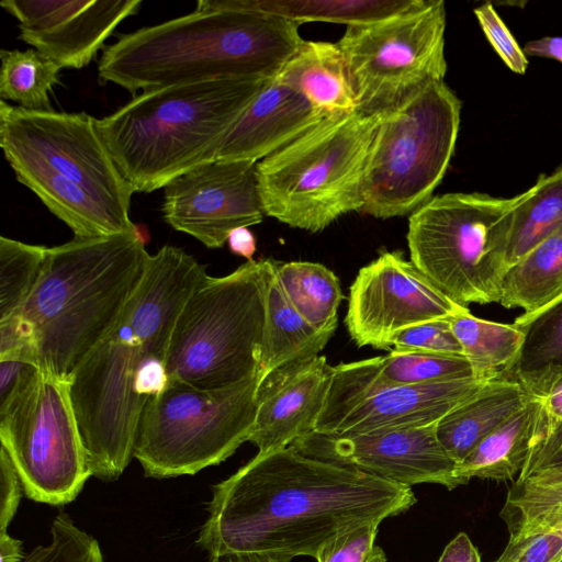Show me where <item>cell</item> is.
I'll use <instances>...</instances> for the list:
<instances>
[{"mask_svg": "<svg viewBox=\"0 0 562 562\" xmlns=\"http://www.w3.org/2000/svg\"><path fill=\"white\" fill-rule=\"evenodd\" d=\"M550 468H562V425L539 423L535 417L530 449L517 479Z\"/></svg>", "mask_w": 562, "mask_h": 562, "instance_id": "cell-41", "label": "cell"}, {"mask_svg": "<svg viewBox=\"0 0 562 562\" xmlns=\"http://www.w3.org/2000/svg\"><path fill=\"white\" fill-rule=\"evenodd\" d=\"M277 278L295 311L316 330L333 334L344 299L336 274L322 263L274 260Z\"/></svg>", "mask_w": 562, "mask_h": 562, "instance_id": "cell-32", "label": "cell"}, {"mask_svg": "<svg viewBox=\"0 0 562 562\" xmlns=\"http://www.w3.org/2000/svg\"><path fill=\"white\" fill-rule=\"evenodd\" d=\"M463 308L402 252L383 251L352 282L345 324L358 347L389 350L396 333L451 317Z\"/></svg>", "mask_w": 562, "mask_h": 562, "instance_id": "cell-14", "label": "cell"}, {"mask_svg": "<svg viewBox=\"0 0 562 562\" xmlns=\"http://www.w3.org/2000/svg\"><path fill=\"white\" fill-rule=\"evenodd\" d=\"M0 442L37 503H71L91 476L68 381L40 371L0 408Z\"/></svg>", "mask_w": 562, "mask_h": 562, "instance_id": "cell-12", "label": "cell"}, {"mask_svg": "<svg viewBox=\"0 0 562 562\" xmlns=\"http://www.w3.org/2000/svg\"><path fill=\"white\" fill-rule=\"evenodd\" d=\"M0 97L26 110L52 111L60 68L35 48L0 50Z\"/></svg>", "mask_w": 562, "mask_h": 562, "instance_id": "cell-34", "label": "cell"}, {"mask_svg": "<svg viewBox=\"0 0 562 562\" xmlns=\"http://www.w3.org/2000/svg\"><path fill=\"white\" fill-rule=\"evenodd\" d=\"M514 323L525 333L514 380L531 397L541 398L562 382V296Z\"/></svg>", "mask_w": 562, "mask_h": 562, "instance_id": "cell-26", "label": "cell"}, {"mask_svg": "<svg viewBox=\"0 0 562 562\" xmlns=\"http://www.w3.org/2000/svg\"><path fill=\"white\" fill-rule=\"evenodd\" d=\"M485 383L467 378L385 389L352 406L322 434L356 435L438 424Z\"/></svg>", "mask_w": 562, "mask_h": 562, "instance_id": "cell-20", "label": "cell"}, {"mask_svg": "<svg viewBox=\"0 0 562 562\" xmlns=\"http://www.w3.org/2000/svg\"><path fill=\"white\" fill-rule=\"evenodd\" d=\"M380 521L349 529L326 542L317 552V562H386L384 550L375 544Z\"/></svg>", "mask_w": 562, "mask_h": 562, "instance_id": "cell-38", "label": "cell"}, {"mask_svg": "<svg viewBox=\"0 0 562 562\" xmlns=\"http://www.w3.org/2000/svg\"><path fill=\"white\" fill-rule=\"evenodd\" d=\"M224 4L281 15L297 23L327 21L347 25L383 19L409 7L414 0L254 1L222 0Z\"/></svg>", "mask_w": 562, "mask_h": 562, "instance_id": "cell-33", "label": "cell"}, {"mask_svg": "<svg viewBox=\"0 0 562 562\" xmlns=\"http://www.w3.org/2000/svg\"><path fill=\"white\" fill-rule=\"evenodd\" d=\"M226 243L233 254L246 258L247 261L254 260L256 238L248 227H238L232 231Z\"/></svg>", "mask_w": 562, "mask_h": 562, "instance_id": "cell-48", "label": "cell"}, {"mask_svg": "<svg viewBox=\"0 0 562 562\" xmlns=\"http://www.w3.org/2000/svg\"><path fill=\"white\" fill-rule=\"evenodd\" d=\"M259 373L215 390L169 384L149 397L138 424L134 458L144 475H194L225 461L249 440Z\"/></svg>", "mask_w": 562, "mask_h": 562, "instance_id": "cell-10", "label": "cell"}, {"mask_svg": "<svg viewBox=\"0 0 562 562\" xmlns=\"http://www.w3.org/2000/svg\"><path fill=\"white\" fill-rule=\"evenodd\" d=\"M531 398L515 380L487 382L474 396L439 420L438 440L448 454L459 463Z\"/></svg>", "mask_w": 562, "mask_h": 562, "instance_id": "cell-23", "label": "cell"}, {"mask_svg": "<svg viewBox=\"0 0 562 562\" xmlns=\"http://www.w3.org/2000/svg\"><path fill=\"white\" fill-rule=\"evenodd\" d=\"M291 447L307 457L409 487L434 483L453 490L465 484L456 474L458 463L438 440L437 424L356 435L312 431Z\"/></svg>", "mask_w": 562, "mask_h": 562, "instance_id": "cell-16", "label": "cell"}, {"mask_svg": "<svg viewBox=\"0 0 562 562\" xmlns=\"http://www.w3.org/2000/svg\"><path fill=\"white\" fill-rule=\"evenodd\" d=\"M509 538L532 532L562 537V468L516 479L499 513Z\"/></svg>", "mask_w": 562, "mask_h": 562, "instance_id": "cell-30", "label": "cell"}, {"mask_svg": "<svg viewBox=\"0 0 562 562\" xmlns=\"http://www.w3.org/2000/svg\"><path fill=\"white\" fill-rule=\"evenodd\" d=\"M23 486L7 451L0 447V532H7L14 518Z\"/></svg>", "mask_w": 562, "mask_h": 562, "instance_id": "cell-42", "label": "cell"}, {"mask_svg": "<svg viewBox=\"0 0 562 562\" xmlns=\"http://www.w3.org/2000/svg\"><path fill=\"white\" fill-rule=\"evenodd\" d=\"M34 363L21 359L0 360V408L40 372Z\"/></svg>", "mask_w": 562, "mask_h": 562, "instance_id": "cell-43", "label": "cell"}, {"mask_svg": "<svg viewBox=\"0 0 562 562\" xmlns=\"http://www.w3.org/2000/svg\"><path fill=\"white\" fill-rule=\"evenodd\" d=\"M392 350L465 357L449 317L420 323L396 333Z\"/></svg>", "mask_w": 562, "mask_h": 562, "instance_id": "cell-37", "label": "cell"}, {"mask_svg": "<svg viewBox=\"0 0 562 562\" xmlns=\"http://www.w3.org/2000/svg\"><path fill=\"white\" fill-rule=\"evenodd\" d=\"M538 402L536 420L543 424L562 425V382Z\"/></svg>", "mask_w": 562, "mask_h": 562, "instance_id": "cell-46", "label": "cell"}, {"mask_svg": "<svg viewBox=\"0 0 562 562\" xmlns=\"http://www.w3.org/2000/svg\"><path fill=\"white\" fill-rule=\"evenodd\" d=\"M537 405L532 397L486 436L458 463L457 476L468 484L472 477L507 481L519 475L530 449Z\"/></svg>", "mask_w": 562, "mask_h": 562, "instance_id": "cell-28", "label": "cell"}, {"mask_svg": "<svg viewBox=\"0 0 562 562\" xmlns=\"http://www.w3.org/2000/svg\"><path fill=\"white\" fill-rule=\"evenodd\" d=\"M473 378L465 357L391 350L386 356L334 367L330 404L346 413L382 390Z\"/></svg>", "mask_w": 562, "mask_h": 562, "instance_id": "cell-22", "label": "cell"}, {"mask_svg": "<svg viewBox=\"0 0 562 562\" xmlns=\"http://www.w3.org/2000/svg\"><path fill=\"white\" fill-rule=\"evenodd\" d=\"M438 562H482L477 548L465 532H459L443 549Z\"/></svg>", "mask_w": 562, "mask_h": 562, "instance_id": "cell-45", "label": "cell"}, {"mask_svg": "<svg viewBox=\"0 0 562 562\" xmlns=\"http://www.w3.org/2000/svg\"><path fill=\"white\" fill-rule=\"evenodd\" d=\"M0 146L16 180L38 199L66 203L88 192L130 216L135 190L114 164L93 116L26 110L1 100Z\"/></svg>", "mask_w": 562, "mask_h": 562, "instance_id": "cell-8", "label": "cell"}, {"mask_svg": "<svg viewBox=\"0 0 562 562\" xmlns=\"http://www.w3.org/2000/svg\"><path fill=\"white\" fill-rule=\"evenodd\" d=\"M146 358L117 324L78 364L68 380L69 395L91 476L117 480L134 458L143 409L135 378Z\"/></svg>", "mask_w": 562, "mask_h": 562, "instance_id": "cell-13", "label": "cell"}, {"mask_svg": "<svg viewBox=\"0 0 562 562\" xmlns=\"http://www.w3.org/2000/svg\"><path fill=\"white\" fill-rule=\"evenodd\" d=\"M257 162L212 160L164 187L162 216L173 229L207 248H221L232 231L259 224Z\"/></svg>", "mask_w": 562, "mask_h": 562, "instance_id": "cell-15", "label": "cell"}, {"mask_svg": "<svg viewBox=\"0 0 562 562\" xmlns=\"http://www.w3.org/2000/svg\"><path fill=\"white\" fill-rule=\"evenodd\" d=\"M331 337L333 334L316 330L295 311L274 268L259 353L260 382L281 368L319 356Z\"/></svg>", "mask_w": 562, "mask_h": 562, "instance_id": "cell-25", "label": "cell"}, {"mask_svg": "<svg viewBox=\"0 0 562 562\" xmlns=\"http://www.w3.org/2000/svg\"><path fill=\"white\" fill-rule=\"evenodd\" d=\"M525 55L555 59L562 63V36H544L522 47Z\"/></svg>", "mask_w": 562, "mask_h": 562, "instance_id": "cell-47", "label": "cell"}, {"mask_svg": "<svg viewBox=\"0 0 562 562\" xmlns=\"http://www.w3.org/2000/svg\"><path fill=\"white\" fill-rule=\"evenodd\" d=\"M276 79L328 115L357 111V99L337 44L303 41Z\"/></svg>", "mask_w": 562, "mask_h": 562, "instance_id": "cell-24", "label": "cell"}, {"mask_svg": "<svg viewBox=\"0 0 562 562\" xmlns=\"http://www.w3.org/2000/svg\"><path fill=\"white\" fill-rule=\"evenodd\" d=\"M292 557L276 553H229L210 558V562H291Z\"/></svg>", "mask_w": 562, "mask_h": 562, "instance_id": "cell-49", "label": "cell"}, {"mask_svg": "<svg viewBox=\"0 0 562 562\" xmlns=\"http://www.w3.org/2000/svg\"><path fill=\"white\" fill-rule=\"evenodd\" d=\"M449 321L474 379L483 382L508 379L507 373L514 371L525 341L519 326L479 318L469 308Z\"/></svg>", "mask_w": 562, "mask_h": 562, "instance_id": "cell-29", "label": "cell"}, {"mask_svg": "<svg viewBox=\"0 0 562 562\" xmlns=\"http://www.w3.org/2000/svg\"><path fill=\"white\" fill-rule=\"evenodd\" d=\"M379 115L358 111L325 117L257 162L265 215L316 233L361 211L362 187Z\"/></svg>", "mask_w": 562, "mask_h": 562, "instance_id": "cell-5", "label": "cell"}, {"mask_svg": "<svg viewBox=\"0 0 562 562\" xmlns=\"http://www.w3.org/2000/svg\"><path fill=\"white\" fill-rule=\"evenodd\" d=\"M518 199L477 192L430 198L408 220L411 261L462 307L498 303Z\"/></svg>", "mask_w": 562, "mask_h": 562, "instance_id": "cell-7", "label": "cell"}, {"mask_svg": "<svg viewBox=\"0 0 562 562\" xmlns=\"http://www.w3.org/2000/svg\"><path fill=\"white\" fill-rule=\"evenodd\" d=\"M274 260L207 276L187 302L166 356L169 384L215 390L258 372Z\"/></svg>", "mask_w": 562, "mask_h": 562, "instance_id": "cell-6", "label": "cell"}, {"mask_svg": "<svg viewBox=\"0 0 562 562\" xmlns=\"http://www.w3.org/2000/svg\"><path fill=\"white\" fill-rule=\"evenodd\" d=\"M19 21V38L61 68L89 65L116 26L142 0H4Z\"/></svg>", "mask_w": 562, "mask_h": 562, "instance_id": "cell-17", "label": "cell"}, {"mask_svg": "<svg viewBox=\"0 0 562 562\" xmlns=\"http://www.w3.org/2000/svg\"><path fill=\"white\" fill-rule=\"evenodd\" d=\"M47 247L0 237V322L19 316L41 278Z\"/></svg>", "mask_w": 562, "mask_h": 562, "instance_id": "cell-35", "label": "cell"}, {"mask_svg": "<svg viewBox=\"0 0 562 562\" xmlns=\"http://www.w3.org/2000/svg\"><path fill=\"white\" fill-rule=\"evenodd\" d=\"M562 537L555 532H532L512 537L492 562H560Z\"/></svg>", "mask_w": 562, "mask_h": 562, "instance_id": "cell-40", "label": "cell"}, {"mask_svg": "<svg viewBox=\"0 0 562 562\" xmlns=\"http://www.w3.org/2000/svg\"><path fill=\"white\" fill-rule=\"evenodd\" d=\"M169 385L166 363L159 359H145L138 367L135 387L139 395L154 397L161 394Z\"/></svg>", "mask_w": 562, "mask_h": 562, "instance_id": "cell-44", "label": "cell"}, {"mask_svg": "<svg viewBox=\"0 0 562 562\" xmlns=\"http://www.w3.org/2000/svg\"><path fill=\"white\" fill-rule=\"evenodd\" d=\"M148 257L138 232L74 237L47 248L22 313L0 322V359L30 361L68 381L117 324Z\"/></svg>", "mask_w": 562, "mask_h": 562, "instance_id": "cell-2", "label": "cell"}, {"mask_svg": "<svg viewBox=\"0 0 562 562\" xmlns=\"http://www.w3.org/2000/svg\"><path fill=\"white\" fill-rule=\"evenodd\" d=\"M206 270L181 248L165 245L149 255L143 279L117 324L146 358L166 361L177 322Z\"/></svg>", "mask_w": 562, "mask_h": 562, "instance_id": "cell-18", "label": "cell"}, {"mask_svg": "<svg viewBox=\"0 0 562 562\" xmlns=\"http://www.w3.org/2000/svg\"><path fill=\"white\" fill-rule=\"evenodd\" d=\"M22 562H104L99 542L59 512L50 526V541L35 547Z\"/></svg>", "mask_w": 562, "mask_h": 562, "instance_id": "cell-36", "label": "cell"}, {"mask_svg": "<svg viewBox=\"0 0 562 562\" xmlns=\"http://www.w3.org/2000/svg\"><path fill=\"white\" fill-rule=\"evenodd\" d=\"M416 502L409 486L307 457L289 446L258 452L213 486L195 543L210 558H315L340 533L405 513Z\"/></svg>", "mask_w": 562, "mask_h": 562, "instance_id": "cell-1", "label": "cell"}, {"mask_svg": "<svg viewBox=\"0 0 562 562\" xmlns=\"http://www.w3.org/2000/svg\"><path fill=\"white\" fill-rule=\"evenodd\" d=\"M560 562H562V560Z\"/></svg>", "mask_w": 562, "mask_h": 562, "instance_id": "cell-51", "label": "cell"}, {"mask_svg": "<svg viewBox=\"0 0 562 562\" xmlns=\"http://www.w3.org/2000/svg\"><path fill=\"white\" fill-rule=\"evenodd\" d=\"M446 9L441 0H414L383 19L347 25L338 41L357 111L393 110L447 72Z\"/></svg>", "mask_w": 562, "mask_h": 562, "instance_id": "cell-11", "label": "cell"}, {"mask_svg": "<svg viewBox=\"0 0 562 562\" xmlns=\"http://www.w3.org/2000/svg\"><path fill=\"white\" fill-rule=\"evenodd\" d=\"M24 558L22 541L0 532V562H22Z\"/></svg>", "mask_w": 562, "mask_h": 562, "instance_id": "cell-50", "label": "cell"}, {"mask_svg": "<svg viewBox=\"0 0 562 562\" xmlns=\"http://www.w3.org/2000/svg\"><path fill=\"white\" fill-rule=\"evenodd\" d=\"M562 296V228L537 244L504 273L498 303L531 315Z\"/></svg>", "mask_w": 562, "mask_h": 562, "instance_id": "cell-27", "label": "cell"}, {"mask_svg": "<svg viewBox=\"0 0 562 562\" xmlns=\"http://www.w3.org/2000/svg\"><path fill=\"white\" fill-rule=\"evenodd\" d=\"M333 374L334 367L317 356L281 368L260 382L248 440L258 452L289 447L316 429Z\"/></svg>", "mask_w": 562, "mask_h": 562, "instance_id": "cell-19", "label": "cell"}, {"mask_svg": "<svg viewBox=\"0 0 562 562\" xmlns=\"http://www.w3.org/2000/svg\"><path fill=\"white\" fill-rule=\"evenodd\" d=\"M268 81L223 78L144 90L97 120V127L135 192H151L214 160L227 133Z\"/></svg>", "mask_w": 562, "mask_h": 562, "instance_id": "cell-4", "label": "cell"}, {"mask_svg": "<svg viewBox=\"0 0 562 562\" xmlns=\"http://www.w3.org/2000/svg\"><path fill=\"white\" fill-rule=\"evenodd\" d=\"M327 116L303 94L273 78L227 133L215 159L258 162Z\"/></svg>", "mask_w": 562, "mask_h": 562, "instance_id": "cell-21", "label": "cell"}, {"mask_svg": "<svg viewBox=\"0 0 562 562\" xmlns=\"http://www.w3.org/2000/svg\"><path fill=\"white\" fill-rule=\"evenodd\" d=\"M281 15L200 0L193 12L122 34L103 48L102 83L136 93L223 78L273 79L302 42Z\"/></svg>", "mask_w": 562, "mask_h": 562, "instance_id": "cell-3", "label": "cell"}, {"mask_svg": "<svg viewBox=\"0 0 562 562\" xmlns=\"http://www.w3.org/2000/svg\"><path fill=\"white\" fill-rule=\"evenodd\" d=\"M460 111L461 101L442 80L380 114L361 212L382 220L403 216L430 199L453 155Z\"/></svg>", "mask_w": 562, "mask_h": 562, "instance_id": "cell-9", "label": "cell"}, {"mask_svg": "<svg viewBox=\"0 0 562 562\" xmlns=\"http://www.w3.org/2000/svg\"><path fill=\"white\" fill-rule=\"evenodd\" d=\"M562 228V165L519 194L508 234L505 271L537 244Z\"/></svg>", "mask_w": 562, "mask_h": 562, "instance_id": "cell-31", "label": "cell"}, {"mask_svg": "<svg viewBox=\"0 0 562 562\" xmlns=\"http://www.w3.org/2000/svg\"><path fill=\"white\" fill-rule=\"evenodd\" d=\"M480 26L501 59L514 72L524 75L528 59L491 2L474 9Z\"/></svg>", "mask_w": 562, "mask_h": 562, "instance_id": "cell-39", "label": "cell"}]
</instances>
